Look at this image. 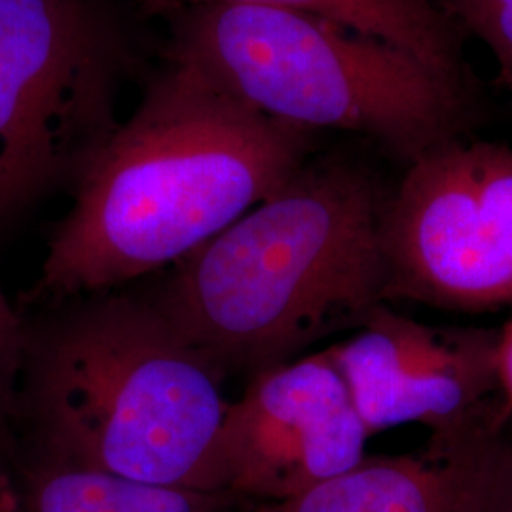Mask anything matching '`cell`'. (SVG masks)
I'll return each instance as SVG.
<instances>
[{
  "mask_svg": "<svg viewBox=\"0 0 512 512\" xmlns=\"http://www.w3.org/2000/svg\"><path fill=\"white\" fill-rule=\"evenodd\" d=\"M452 18L494 55L499 80L512 99V0H446Z\"/></svg>",
  "mask_w": 512,
  "mask_h": 512,
  "instance_id": "12",
  "label": "cell"
},
{
  "mask_svg": "<svg viewBox=\"0 0 512 512\" xmlns=\"http://www.w3.org/2000/svg\"><path fill=\"white\" fill-rule=\"evenodd\" d=\"M385 200L365 165L310 158L150 296L224 376L289 363L387 304Z\"/></svg>",
  "mask_w": 512,
  "mask_h": 512,
  "instance_id": "2",
  "label": "cell"
},
{
  "mask_svg": "<svg viewBox=\"0 0 512 512\" xmlns=\"http://www.w3.org/2000/svg\"><path fill=\"white\" fill-rule=\"evenodd\" d=\"M471 512H512V435L509 427L476 442Z\"/></svg>",
  "mask_w": 512,
  "mask_h": 512,
  "instance_id": "13",
  "label": "cell"
},
{
  "mask_svg": "<svg viewBox=\"0 0 512 512\" xmlns=\"http://www.w3.org/2000/svg\"><path fill=\"white\" fill-rule=\"evenodd\" d=\"M18 512H243L236 495L162 486L31 456L14 475Z\"/></svg>",
  "mask_w": 512,
  "mask_h": 512,
  "instance_id": "10",
  "label": "cell"
},
{
  "mask_svg": "<svg viewBox=\"0 0 512 512\" xmlns=\"http://www.w3.org/2000/svg\"><path fill=\"white\" fill-rule=\"evenodd\" d=\"M370 439L325 349L256 372L217 439V488L274 503L355 467Z\"/></svg>",
  "mask_w": 512,
  "mask_h": 512,
  "instance_id": "8",
  "label": "cell"
},
{
  "mask_svg": "<svg viewBox=\"0 0 512 512\" xmlns=\"http://www.w3.org/2000/svg\"><path fill=\"white\" fill-rule=\"evenodd\" d=\"M387 304L512 306V147L450 139L412 162L382 213Z\"/></svg>",
  "mask_w": 512,
  "mask_h": 512,
  "instance_id": "6",
  "label": "cell"
},
{
  "mask_svg": "<svg viewBox=\"0 0 512 512\" xmlns=\"http://www.w3.org/2000/svg\"><path fill=\"white\" fill-rule=\"evenodd\" d=\"M133 61L107 0H0V220L109 141Z\"/></svg>",
  "mask_w": 512,
  "mask_h": 512,
  "instance_id": "5",
  "label": "cell"
},
{
  "mask_svg": "<svg viewBox=\"0 0 512 512\" xmlns=\"http://www.w3.org/2000/svg\"><path fill=\"white\" fill-rule=\"evenodd\" d=\"M497 378L501 397L509 416V431L512 435V315L511 319L497 330Z\"/></svg>",
  "mask_w": 512,
  "mask_h": 512,
  "instance_id": "15",
  "label": "cell"
},
{
  "mask_svg": "<svg viewBox=\"0 0 512 512\" xmlns=\"http://www.w3.org/2000/svg\"><path fill=\"white\" fill-rule=\"evenodd\" d=\"M114 291L69 298L40 329H27L18 412L33 456L219 492L224 374L152 296Z\"/></svg>",
  "mask_w": 512,
  "mask_h": 512,
  "instance_id": "3",
  "label": "cell"
},
{
  "mask_svg": "<svg viewBox=\"0 0 512 512\" xmlns=\"http://www.w3.org/2000/svg\"><path fill=\"white\" fill-rule=\"evenodd\" d=\"M484 435V433H482ZM423 456H372L310 490L247 512H471L476 442Z\"/></svg>",
  "mask_w": 512,
  "mask_h": 512,
  "instance_id": "9",
  "label": "cell"
},
{
  "mask_svg": "<svg viewBox=\"0 0 512 512\" xmlns=\"http://www.w3.org/2000/svg\"><path fill=\"white\" fill-rule=\"evenodd\" d=\"M29 325L0 291V425L18 412Z\"/></svg>",
  "mask_w": 512,
  "mask_h": 512,
  "instance_id": "14",
  "label": "cell"
},
{
  "mask_svg": "<svg viewBox=\"0 0 512 512\" xmlns=\"http://www.w3.org/2000/svg\"><path fill=\"white\" fill-rule=\"evenodd\" d=\"M169 61L298 128L355 131L412 162L458 139L467 86L382 38L306 12L177 4Z\"/></svg>",
  "mask_w": 512,
  "mask_h": 512,
  "instance_id": "4",
  "label": "cell"
},
{
  "mask_svg": "<svg viewBox=\"0 0 512 512\" xmlns=\"http://www.w3.org/2000/svg\"><path fill=\"white\" fill-rule=\"evenodd\" d=\"M0 512H18V490L14 475L0 467Z\"/></svg>",
  "mask_w": 512,
  "mask_h": 512,
  "instance_id": "16",
  "label": "cell"
},
{
  "mask_svg": "<svg viewBox=\"0 0 512 512\" xmlns=\"http://www.w3.org/2000/svg\"><path fill=\"white\" fill-rule=\"evenodd\" d=\"M370 437L408 423L429 429L427 452L509 427L497 378V330L425 325L380 304L325 348Z\"/></svg>",
  "mask_w": 512,
  "mask_h": 512,
  "instance_id": "7",
  "label": "cell"
},
{
  "mask_svg": "<svg viewBox=\"0 0 512 512\" xmlns=\"http://www.w3.org/2000/svg\"><path fill=\"white\" fill-rule=\"evenodd\" d=\"M313 133L169 61L74 177L33 294L65 302L179 264L287 183Z\"/></svg>",
  "mask_w": 512,
  "mask_h": 512,
  "instance_id": "1",
  "label": "cell"
},
{
  "mask_svg": "<svg viewBox=\"0 0 512 512\" xmlns=\"http://www.w3.org/2000/svg\"><path fill=\"white\" fill-rule=\"evenodd\" d=\"M177 4H255L289 8L382 38L452 80L465 82L458 37L429 0H173Z\"/></svg>",
  "mask_w": 512,
  "mask_h": 512,
  "instance_id": "11",
  "label": "cell"
}]
</instances>
